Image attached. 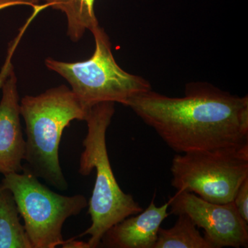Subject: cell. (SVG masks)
Instances as JSON below:
<instances>
[{
    "mask_svg": "<svg viewBox=\"0 0 248 248\" xmlns=\"http://www.w3.org/2000/svg\"><path fill=\"white\" fill-rule=\"evenodd\" d=\"M0 102V173L22 172L26 141L20 120L17 79L15 71L3 85Z\"/></svg>",
    "mask_w": 248,
    "mask_h": 248,
    "instance_id": "8",
    "label": "cell"
},
{
    "mask_svg": "<svg viewBox=\"0 0 248 248\" xmlns=\"http://www.w3.org/2000/svg\"><path fill=\"white\" fill-rule=\"evenodd\" d=\"M170 200L156 206L154 199L148 208L126 217L104 234L99 246L108 248H153L161 223L169 216Z\"/></svg>",
    "mask_w": 248,
    "mask_h": 248,
    "instance_id": "9",
    "label": "cell"
},
{
    "mask_svg": "<svg viewBox=\"0 0 248 248\" xmlns=\"http://www.w3.org/2000/svg\"><path fill=\"white\" fill-rule=\"evenodd\" d=\"M19 107L27 135L23 169L59 190H66L68 183L59 159L62 134L73 121L86 120L89 110L65 85L25 96Z\"/></svg>",
    "mask_w": 248,
    "mask_h": 248,
    "instance_id": "2",
    "label": "cell"
},
{
    "mask_svg": "<svg viewBox=\"0 0 248 248\" xmlns=\"http://www.w3.org/2000/svg\"><path fill=\"white\" fill-rule=\"evenodd\" d=\"M171 215H187L212 248H248V223L238 212L234 202L215 203L192 192H177L170 199Z\"/></svg>",
    "mask_w": 248,
    "mask_h": 248,
    "instance_id": "7",
    "label": "cell"
},
{
    "mask_svg": "<svg viewBox=\"0 0 248 248\" xmlns=\"http://www.w3.org/2000/svg\"><path fill=\"white\" fill-rule=\"evenodd\" d=\"M40 0H0V11L6 8L21 5L31 6L32 9H35L40 6Z\"/></svg>",
    "mask_w": 248,
    "mask_h": 248,
    "instance_id": "15",
    "label": "cell"
},
{
    "mask_svg": "<svg viewBox=\"0 0 248 248\" xmlns=\"http://www.w3.org/2000/svg\"><path fill=\"white\" fill-rule=\"evenodd\" d=\"M170 172L171 185L177 192H192L211 203H230L248 178V143L177 153Z\"/></svg>",
    "mask_w": 248,
    "mask_h": 248,
    "instance_id": "6",
    "label": "cell"
},
{
    "mask_svg": "<svg viewBox=\"0 0 248 248\" xmlns=\"http://www.w3.org/2000/svg\"><path fill=\"white\" fill-rule=\"evenodd\" d=\"M48 7L64 13L67 19V35L71 41L81 40L87 30L99 25L94 10L95 0H42Z\"/></svg>",
    "mask_w": 248,
    "mask_h": 248,
    "instance_id": "11",
    "label": "cell"
},
{
    "mask_svg": "<svg viewBox=\"0 0 248 248\" xmlns=\"http://www.w3.org/2000/svg\"><path fill=\"white\" fill-rule=\"evenodd\" d=\"M1 184L14 195L32 248L64 246L65 221L79 215L89 203L84 195H62L50 190L24 169L4 175Z\"/></svg>",
    "mask_w": 248,
    "mask_h": 248,
    "instance_id": "5",
    "label": "cell"
},
{
    "mask_svg": "<svg viewBox=\"0 0 248 248\" xmlns=\"http://www.w3.org/2000/svg\"><path fill=\"white\" fill-rule=\"evenodd\" d=\"M91 32L95 48L87 60L66 62L51 58L45 60L49 70L69 83L72 91L86 109L105 102L125 106L134 96L152 89L144 78L127 73L117 64L110 39L103 28L99 25Z\"/></svg>",
    "mask_w": 248,
    "mask_h": 248,
    "instance_id": "4",
    "label": "cell"
},
{
    "mask_svg": "<svg viewBox=\"0 0 248 248\" xmlns=\"http://www.w3.org/2000/svg\"><path fill=\"white\" fill-rule=\"evenodd\" d=\"M115 103L101 102L89 109L88 133L83 141L79 173L88 176L95 170L96 178L89 203L91 226L79 236L89 235V248H98L104 234L126 217L143 209L133 196L121 188L111 167L107 144L108 128L115 114Z\"/></svg>",
    "mask_w": 248,
    "mask_h": 248,
    "instance_id": "3",
    "label": "cell"
},
{
    "mask_svg": "<svg viewBox=\"0 0 248 248\" xmlns=\"http://www.w3.org/2000/svg\"><path fill=\"white\" fill-rule=\"evenodd\" d=\"M170 228H160L153 248H212L187 215H178Z\"/></svg>",
    "mask_w": 248,
    "mask_h": 248,
    "instance_id": "12",
    "label": "cell"
},
{
    "mask_svg": "<svg viewBox=\"0 0 248 248\" xmlns=\"http://www.w3.org/2000/svg\"><path fill=\"white\" fill-rule=\"evenodd\" d=\"M12 192L0 184V248H32Z\"/></svg>",
    "mask_w": 248,
    "mask_h": 248,
    "instance_id": "10",
    "label": "cell"
},
{
    "mask_svg": "<svg viewBox=\"0 0 248 248\" xmlns=\"http://www.w3.org/2000/svg\"><path fill=\"white\" fill-rule=\"evenodd\" d=\"M233 202L240 215L248 223V178L240 186Z\"/></svg>",
    "mask_w": 248,
    "mask_h": 248,
    "instance_id": "14",
    "label": "cell"
},
{
    "mask_svg": "<svg viewBox=\"0 0 248 248\" xmlns=\"http://www.w3.org/2000/svg\"><path fill=\"white\" fill-rule=\"evenodd\" d=\"M30 23V21L28 20L24 27L19 30V33L16 36V38L10 42L7 50V55H6V59H5L4 64L1 66V70H0V91H1L5 81L10 76L11 72L14 71V64L12 63L13 57H14L15 51H16V48H17V46L20 42L21 38H22L26 29H27Z\"/></svg>",
    "mask_w": 248,
    "mask_h": 248,
    "instance_id": "13",
    "label": "cell"
},
{
    "mask_svg": "<svg viewBox=\"0 0 248 248\" xmlns=\"http://www.w3.org/2000/svg\"><path fill=\"white\" fill-rule=\"evenodd\" d=\"M130 108L178 154L248 143V97L208 83H190L184 96L153 90L129 99Z\"/></svg>",
    "mask_w": 248,
    "mask_h": 248,
    "instance_id": "1",
    "label": "cell"
}]
</instances>
